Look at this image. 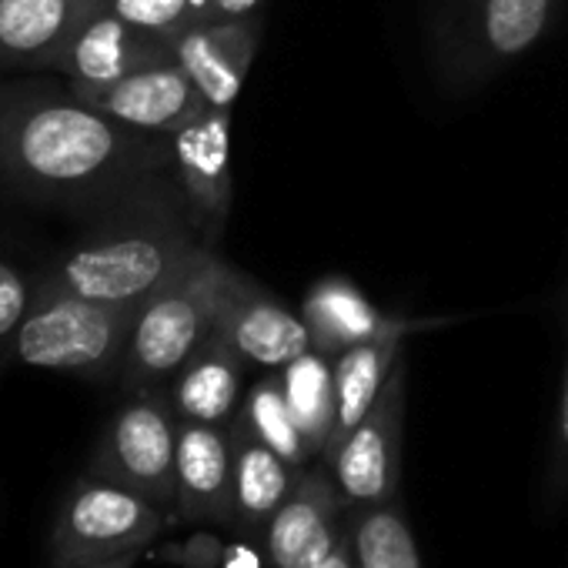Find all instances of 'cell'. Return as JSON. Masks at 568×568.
<instances>
[{
  "mask_svg": "<svg viewBox=\"0 0 568 568\" xmlns=\"http://www.w3.org/2000/svg\"><path fill=\"white\" fill-rule=\"evenodd\" d=\"M174 174L191 207V227L207 241L221 234L231 211V108H207L171 134Z\"/></svg>",
  "mask_w": 568,
  "mask_h": 568,
  "instance_id": "30bf717a",
  "label": "cell"
},
{
  "mask_svg": "<svg viewBox=\"0 0 568 568\" xmlns=\"http://www.w3.org/2000/svg\"><path fill=\"white\" fill-rule=\"evenodd\" d=\"M312 568H358V561H355V541H352V528H345L342 531V538H338V545L318 561V565H312Z\"/></svg>",
  "mask_w": 568,
  "mask_h": 568,
  "instance_id": "83f0119b",
  "label": "cell"
},
{
  "mask_svg": "<svg viewBox=\"0 0 568 568\" xmlns=\"http://www.w3.org/2000/svg\"><path fill=\"white\" fill-rule=\"evenodd\" d=\"M234 448V521L267 525L281 501L292 495L298 468H292L274 448L251 435L241 422H231Z\"/></svg>",
  "mask_w": 568,
  "mask_h": 568,
  "instance_id": "ac0fdd59",
  "label": "cell"
},
{
  "mask_svg": "<svg viewBox=\"0 0 568 568\" xmlns=\"http://www.w3.org/2000/svg\"><path fill=\"white\" fill-rule=\"evenodd\" d=\"M134 315L138 308L101 305L74 295H41L18 328L11 362L88 382L121 378Z\"/></svg>",
  "mask_w": 568,
  "mask_h": 568,
  "instance_id": "277c9868",
  "label": "cell"
},
{
  "mask_svg": "<svg viewBox=\"0 0 568 568\" xmlns=\"http://www.w3.org/2000/svg\"><path fill=\"white\" fill-rule=\"evenodd\" d=\"M555 475L558 481H568V365H565L558 418H555Z\"/></svg>",
  "mask_w": 568,
  "mask_h": 568,
  "instance_id": "484cf974",
  "label": "cell"
},
{
  "mask_svg": "<svg viewBox=\"0 0 568 568\" xmlns=\"http://www.w3.org/2000/svg\"><path fill=\"white\" fill-rule=\"evenodd\" d=\"M555 0H478L475 41L488 61H515L548 31Z\"/></svg>",
  "mask_w": 568,
  "mask_h": 568,
  "instance_id": "7402d4cb",
  "label": "cell"
},
{
  "mask_svg": "<svg viewBox=\"0 0 568 568\" xmlns=\"http://www.w3.org/2000/svg\"><path fill=\"white\" fill-rule=\"evenodd\" d=\"M164 204L161 191L88 217V227L51 251L41 295H74L118 308H141L211 247Z\"/></svg>",
  "mask_w": 568,
  "mask_h": 568,
  "instance_id": "7a4b0ae2",
  "label": "cell"
},
{
  "mask_svg": "<svg viewBox=\"0 0 568 568\" xmlns=\"http://www.w3.org/2000/svg\"><path fill=\"white\" fill-rule=\"evenodd\" d=\"M355 511L352 541L358 568H422L415 535L395 501Z\"/></svg>",
  "mask_w": 568,
  "mask_h": 568,
  "instance_id": "cb8c5ba5",
  "label": "cell"
},
{
  "mask_svg": "<svg viewBox=\"0 0 568 568\" xmlns=\"http://www.w3.org/2000/svg\"><path fill=\"white\" fill-rule=\"evenodd\" d=\"M171 138L134 131L68 84L0 81V197L94 217L161 191Z\"/></svg>",
  "mask_w": 568,
  "mask_h": 568,
  "instance_id": "6da1fadb",
  "label": "cell"
},
{
  "mask_svg": "<svg viewBox=\"0 0 568 568\" xmlns=\"http://www.w3.org/2000/svg\"><path fill=\"white\" fill-rule=\"evenodd\" d=\"M171 58L174 54H171L168 38H158L151 31L128 24L111 8H98L68 41V48L61 51L51 71L64 74L68 88L78 98H91L141 68H151Z\"/></svg>",
  "mask_w": 568,
  "mask_h": 568,
  "instance_id": "9c48e42d",
  "label": "cell"
},
{
  "mask_svg": "<svg viewBox=\"0 0 568 568\" xmlns=\"http://www.w3.org/2000/svg\"><path fill=\"white\" fill-rule=\"evenodd\" d=\"M168 525V508L148 495L91 471L58 508L51 555L58 568H74L124 551H141Z\"/></svg>",
  "mask_w": 568,
  "mask_h": 568,
  "instance_id": "5b68a950",
  "label": "cell"
},
{
  "mask_svg": "<svg viewBox=\"0 0 568 568\" xmlns=\"http://www.w3.org/2000/svg\"><path fill=\"white\" fill-rule=\"evenodd\" d=\"M261 44V21H204L171 38V54L211 108H234Z\"/></svg>",
  "mask_w": 568,
  "mask_h": 568,
  "instance_id": "4fadbf2b",
  "label": "cell"
},
{
  "mask_svg": "<svg viewBox=\"0 0 568 568\" xmlns=\"http://www.w3.org/2000/svg\"><path fill=\"white\" fill-rule=\"evenodd\" d=\"M217 277L221 257L207 251L138 308L121 365V385L128 392H168L174 375L214 338Z\"/></svg>",
  "mask_w": 568,
  "mask_h": 568,
  "instance_id": "3957f363",
  "label": "cell"
},
{
  "mask_svg": "<svg viewBox=\"0 0 568 568\" xmlns=\"http://www.w3.org/2000/svg\"><path fill=\"white\" fill-rule=\"evenodd\" d=\"M94 0H0V71H51Z\"/></svg>",
  "mask_w": 568,
  "mask_h": 568,
  "instance_id": "9a60e30c",
  "label": "cell"
},
{
  "mask_svg": "<svg viewBox=\"0 0 568 568\" xmlns=\"http://www.w3.org/2000/svg\"><path fill=\"white\" fill-rule=\"evenodd\" d=\"M342 495L335 481H328L322 471H298V481L292 495L281 501V508L271 515L264 545L274 561V568H312L318 565L342 538L338 508Z\"/></svg>",
  "mask_w": 568,
  "mask_h": 568,
  "instance_id": "5bb4252c",
  "label": "cell"
},
{
  "mask_svg": "<svg viewBox=\"0 0 568 568\" xmlns=\"http://www.w3.org/2000/svg\"><path fill=\"white\" fill-rule=\"evenodd\" d=\"M264 0H214V21H244L257 18Z\"/></svg>",
  "mask_w": 568,
  "mask_h": 568,
  "instance_id": "4316f807",
  "label": "cell"
},
{
  "mask_svg": "<svg viewBox=\"0 0 568 568\" xmlns=\"http://www.w3.org/2000/svg\"><path fill=\"white\" fill-rule=\"evenodd\" d=\"M94 4H98V8H104V4H108V0H94Z\"/></svg>",
  "mask_w": 568,
  "mask_h": 568,
  "instance_id": "4dcf8cb0",
  "label": "cell"
},
{
  "mask_svg": "<svg viewBox=\"0 0 568 568\" xmlns=\"http://www.w3.org/2000/svg\"><path fill=\"white\" fill-rule=\"evenodd\" d=\"M51 251L41 254L31 241H21L0 227V365L11 362L18 328L41 298Z\"/></svg>",
  "mask_w": 568,
  "mask_h": 568,
  "instance_id": "44dd1931",
  "label": "cell"
},
{
  "mask_svg": "<svg viewBox=\"0 0 568 568\" xmlns=\"http://www.w3.org/2000/svg\"><path fill=\"white\" fill-rule=\"evenodd\" d=\"M302 318L312 332V345L332 358L362 342L405 338L412 328H425V322L388 318L355 288V284L342 277H325L315 284L302 305Z\"/></svg>",
  "mask_w": 568,
  "mask_h": 568,
  "instance_id": "2e32d148",
  "label": "cell"
},
{
  "mask_svg": "<svg viewBox=\"0 0 568 568\" xmlns=\"http://www.w3.org/2000/svg\"><path fill=\"white\" fill-rule=\"evenodd\" d=\"M187 8H191V24L214 21V0H187Z\"/></svg>",
  "mask_w": 568,
  "mask_h": 568,
  "instance_id": "f546056e",
  "label": "cell"
},
{
  "mask_svg": "<svg viewBox=\"0 0 568 568\" xmlns=\"http://www.w3.org/2000/svg\"><path fill=\"white\" fill-rule=\"evenodd\" d=\"M398 345H402V338H375V342L352 345V348H345L342 355L332 358V365H335V432H332V448L378 402L385 382L392 378V372L398 365ZM332 448H328V455H332Z\"/></svg>",
  "mask_w": 568,
  "mask_h": 568,
  "instance_id": "d6986e66",
  "label": "cell"
},
{
  "mask_svg": "<svg viewBox=\"0 0 568 568\" xmlns=\"http://www.w3.org/2000/svg\"><path fill=\"white\" fill-rule=\"evenodd\" d=\"M104 8H111L128 24L151 31L158 38H168V41L178 38L184 28H191L187 0H108Z\"/></svg>",
  "mask_w": 568,
  "mask_h": 568,
  "instance_id": "d4e9b609",
  "label": "cell"
},
{
  "mask_svg": "<svg viewBox=\"0 0 568 568\" xmlns=\"http://www.w3.org/2000/svg\"><path fill=\"white\" fill-rule=\"evenodd\" d=\"M244 365L247 362L231 348V342L214 332V338L168 385V398L178 418L231 428L241 412Z\"/></svg>",
  "mask_w": 568,
  "mask_h": 568,
  "instance_id": "e0dca14e",
  "label": "cell"
},
{
  "mask_svg": "<svg viewBox=\"0 0 568 568\" xmlns=\"http://www.w3.org/2000/svg\"><path fill=\"white\" fill-rule=\"evenodd\" d=\"M217 332L247 365L267 372H281L288 362L315 348L305 318L288 312L271 292L227 261H221L217 277Z\"/></svg>",
  "mask_w": 568,
  "mask_h": 568,
  "instance_id": "ba28073f",
  "label": "cell"
},
{
  "mask_svg": "<svg viewBox=\"0 0 568 568\" xmlns=\"http://www.w3.org/2000/svg\"><path fill=\"white\" fill-rule=\"evenodd\" d=\"M281 388L288 408L312 448V455H328L335 432V365L332 355L312 348L288 362L281 372Z\"/></svg>",
  "mask_w": 568,
  "mask_h": 568,
  "instance_id": "ffe728a7",
  "label": "cell"
},
{
  "mask_svg": "<svg viewBox=\"0 0 568 568\" xmlns=\"http://www.w3.org/2000/svg\"><path fill=\"white\" fill-rule=\"evenodd\" d=\"M181 418L168 392H134L108 422L94 468L151 501L174 508V462Z\"/></svg>",
  "mask_w": 568,
  "mask_h": 568,
  "instance_id": "8992f818",
  "label": "cell"
},
{
  "mask_svg": "<svg viewBox=\"0 0 568 568\" xmlns=\"http://www.w3.org/2000/svg\"><path fill=\"white\" fill-rule=\"evenodd\" d=\"M251 435H257L267 448H274L284 462L292 468H308V462L315 458L292 408H288V398H284V388H281V375H264L251 385L237 418Z\"/></svg>",
  "mask_w": 568,
  "mask_h": 568,
  "instance_id": "603a6c76",
  "label": "cell"
},
{
  "mask_svg": "<svg viewBox=\"0 0 568 568\" xmlns=\"http://www.w3.org/2000/svg\"><path fill=\"white\" fill-rule=\"evenodd\" d=\"M98 111L111 114L114 121L144 131L171 138L194 118H201L211 104L197 91V84L184 74V68L171 58L151 68H141L128 74L124 81L84 98Z\"/></svg>",
  "mask_w": 568,
  "mask_h": 568,
  "instance_id": "8fae6325",
  "label": "cell"
},
{
  "mask_svg": "<svg viewBox=\"0 0 568 568\" xmlns=\"http://www.w3.org/2000/svg\"><path fill=\"white\" fill-rule=\"evenodd\" d=\"M138 558H141V551H124V555L101 558V561H88V565H74V568H134Z\"/></svg>",
  "mask_w": 568,
  "mask_h": 568,
  "instance_id": "f1b7e54d",
  "label": "cell"
},
{
  "mask_svg": "<svg viewBox=\"0 0 568 568\" xmlns=\"http://www.w3.org/2000/svg\"><path fill=\"white\" fill-rule=\"evenodd\" d=\"M174 511L184 521H234L231 428L181 422L174 462Z\"/></svg>",
  "mask_w": 568,
  "mask_h": 568,
  "instance_id": "7c38bea8",
  "label": "cell"
},
{
  "mask_svg": "<svg viewBox=\"0 0 568 568\" xmlns=\"http://www.w3.org/2000/svg\"><path fill=\"white\" fill-rule=\"evenodd\" d=\"M402 428H405V368L395 365L372 412L332 448L325 458L332 481L348 508H372L395 501L402 475Z\"/></svg>",
  "mask_w": 568,
  "mask_h": 568,
  "instance_id": "52a82bcc",
  "label": "cell"
}]
</instances>
